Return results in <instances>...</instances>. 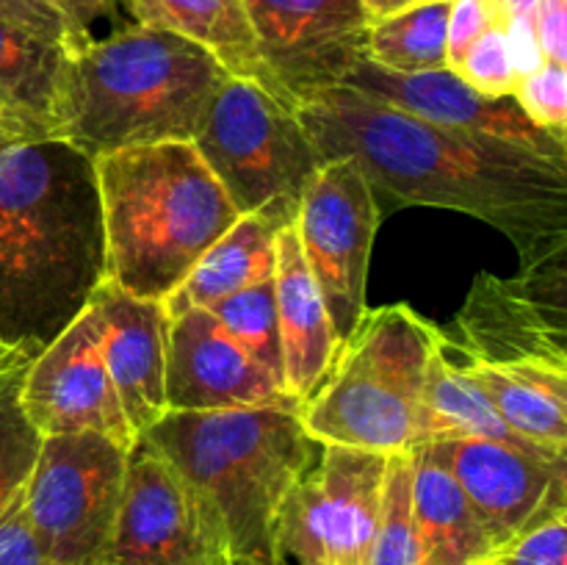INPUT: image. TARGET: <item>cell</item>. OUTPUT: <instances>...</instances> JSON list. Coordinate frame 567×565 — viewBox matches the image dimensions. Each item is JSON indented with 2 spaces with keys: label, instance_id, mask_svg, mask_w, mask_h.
I'll list each match as a JSON object with an SVG mask.
<instances>
[{
  "label": "cell",
  "instance_id": "obj_1",
  "mask_svg": "<svg viewBox=\"0 0 567 565\" xmlns=\"http://www.w3.org/2000/svg\"><path fill=\"white\" fill-rule=\"evenodd\" d=\"M321 164L354 158L391 208L468 214L515 244L520 266L567 249V161L487 133L432 125L336 86L299 109Z\"/></svg>",
  "mask_w": 567,
  "mask_h": 565
},
{
  "label": "cell",
  "instance_id": "obj_2",
  "mask_svg": "<svg viewBox=\"0 0 567 565\" xmlns=\"http://www.w3.org/2000/svg\"><path fill=\"white\" fill-rule=\"evenodd\" d=\"M103 280L94 158L55 136H0V338L39 355Z\"/></svg>",
  "mask_w": 567,
  "mask_h": 565
},
{
  "label": "cell",
  "instance_id": "obj_3",
  "mask_svg": "<svg viewBox=\"0 0 567 565\" xmlns=\"http://www.w3.org/2000/svg\"><path fill=\"white\" fill-rule=\"evenodd\" d=\"M227 70L199 44L150 25L120 28L66 53L53 136L89 158L194 142Z\"/></svg>",
  "mask_w": 567,
  "mask_h": 565
},
{
  "label": "cell",
  "instance_id": "obj_4",
  "mask_svg": "<svg viewBox=\"0 0 567 565\" xmlns=\"http://www.w3.org/2000/svg\"><path fill=\"white\" fill-rule=\"evenodd\" d=\"M94 175L105 277L133 297H169L241 216L194 142L100 155Z\"/></svg>",
  "mask_w": 567,
  "mask_h": 565
},
{
  "label": "cell",
  "instance_id": "obj_5",
  "mask_svg": "<svg viewBox=\"0 0 567 565\" xmlns=\"http://www.w3.org/2000/svg\"><path fill=\"white\" fill-rule=\"evenodd\" d=\"M219 515L236 559L275 563V524L293 482L316 463L321 443L305 430L297 402L177 413L144 435Z\"/></svg>",
  "mask_w": 567,
  "mask_h": 565
},
{
  "label": "cell",
  "instance_id": "obj_6",
  "mask_svg": "<svg viewBox=\"0 0 567 565\" xmlns=\"http://www.w3.org/2000/svg\"><path fill=\"white\" fill-rule=\"evenodd\" d=\"M435 338L437 327L404 302L365 310L327 380L299 408L305 430L319 443L410 452Z\"/></svg>",
  "mask_w": 567,
  "mask_h": 565
},
{
  "label": "cell",
  "instance_id": "obj_7",
  "mask_svg": "<svg viewBox=\"0 0 567 565\" xmlns=\"http://www.w3.org/2000/svg\"><path fill=\"white\" fill-rule=\"evenodd\" d=\"M194 147L241 216L291 227L321 155L299 111L258 83L227 78L210 100Z\"/></svg>",
  "mask_w": 567,
  "mask_h": 565
},
{
  "label": "cell",
  "instance_id": "obj_8",
  "mask_svg": "<svg viewBox=\"0 0 567 565\" xmlns=\"http://www.w3.org/2000/svg\"><path fill=\"white\" fill-rule=\"evenodd\" d=\"M127 452L100 432L42 438L22 507L48 565H103Z\"/></svg>",
  "mask_w": 567,
  "mask_h": 565
},
{
  "label": "cell",
  "instance_id": "obj_9",
  "mask_svg": "<svg viewBox=\"0 0 567 565\" xmlns=\"http://www.w3.org/2000/svg\"><path fill=\"white\" fill-rule=\"evenodd\" d=\"M391 454L321 443L275 524L277 565H365L382 515Z\"/></svg>",
  "mask_w": 567,
  "mask_h": 565
},
{
  "label": "cell",
  "instance_id": "obj_10",
  "mask_svg": "<svg viewBox=\"0 0 567 565\" xmlns=\"http://www.w3.org/2000/svg\"><path fill=\"white\" fill-rule=\"evenodd\" d=\"M103 565H236L214 507L144 438L127 452Z\"/></svg>",
  "mask_w": 567,
  "mask_h": 565
},
{
  "label": "cell",
  "instance_id": "obj_11",
  "mask_svg": "<svg viewBox=\"0 0 567 565\" xmlns=\"http://www.w3.org/2000/svg\"><path fill=\"white\" fill-rule=\"evenodd\" d=\"M380 222L374 188L354 158L327 161L293 219L299 249L324 299L338 343L358 330L369 310L365 282Z\"/></svg>",
  "mask_w": 567,
  "mask_h": 565
},
{
  "label": "cell",
  "instance_id": "obj_12",
  "mask_svg": "<svg viewBox=\"0 0 567 565\" xmlns=\"http://www.w3.org/2000/svg\"><path fill=\"white\" fill-rule=\"evenodd\" d=\"M454 327L476 363L567 371V249L515 277H476Z\"/></svg>",
  "mask_w": 567,
  "mask_h": 565
},
{
  "label": "cell",
  "instance_id": "obj_13",
  "mask_svg": "<svg viewBox=\"0 0 567 565\" xmlns=\"http://www.w3.org/2000/svg\"><path fill=\"white\" fill-rule=\"evenodd\" d=\"M244 11L277 97L297 111L369 59L363 0H244Z\"/></svg>",
  "mask_w": 567,
  "mask_h": 565
},
{
  "label": "cell",
  "instance_id": "obj_14",
  "mask_svg": "<svg viewBox=\"0 0 567 565\" xmlns=\"http://www.w3.org/2000/svg\"><path fill=\"white\" fill-rule=\"evenodd\" d=\"M20 404L42 438L100 432L127 449L136 443L105 369L92 305L25 366Z\"/></svg>",
  "mask_w": 567,
  "mask_h": 565
},
{
  "label": "cell",
  "instance_id": "obj_15",
  "mask_svg": "<svg viewBox=\"0 0 567 565\" xmlns=\"http://www.w3.org/2000/svg\"><path fill=\"white\" fill-rule=\"evenodd\" d=\"M460 482L496 552L537 518L567 510V458L485 438L421 443Z\"/></svg>",
  "mask_w": 567,
  "mask_h": 565
},
{
  "label": "cell",
  "instance_id": "obj_16",
  "mask_svg": "<svg viewBox=\"0 0 567 565\" xmlns=\"http://www.w3.org/2000/svg\"><path fill=\"white\" fill-rule=\"evenodd\" d=\"M164 391L166 408L177 413L293 402L208 308L172 316Z\"/></svg>",
  "mask_w": 567,
  "mask_h": 565
},
{
  "label": "cell",
  "instance_id": "obj_17",
  "mask_svg": "<svg viewBox=\"0 0 567 565\" xmlns=\"http://www.w3.org/2000/svg\"><path fill=\"white\" fill-rule=\"evenodd\" d=\"M341 86L354 89L421 122L487 133L567 161V142H559L551 133L537 127L513 97L480 94L449 66L430 72H393L365 59L349 72Z\"/></svg>",
  "mask_w": 567,
  "mask_h": 565
},
{
  "label": "cell",
  "instance_id": "obj_18",
  "mask_svg": "<svg viewBox=\"0 0 567 565\" xmlns=\"http://www.w3.org/2000/svg\"><path fill=\"white\" fill-rule=\"evenodd\" d=\"M89 305L97 316L105 369L138 438L169 413L164 374L172 319L161 299L133 297L109 277L94 288Z\"/></svg>",
  "mask_w": 567,
  "mask_h": 565
},
{
  "label": "cell",
  "instance_id": "obj_19",
  "mask_svg": "<svg viewBox=\"0 0 567 565\" xmlns=\"http://www.w3.org/2000/svg\"><path fill=\"white\" fill-rule=\"evenodd\" d=\"M275 308L282 349V386L302 408L332 371L341 343L305 264L293 225L282 227L275 236Z\"/></svg>",
  "mask_w": 567,
  "mask_h": 565
},
{
  "label": "cell",
  "instance_id": "obj_20",
  "mask_svg": "<svg viewBox=\"0 0 567 565\" xmlns=\"http://www.w3.org/2000/svg\"><path fill=\"white\" fill-rule=\"evenodd\" d=\"M449 438H485V441L551 454L509 430L507 421L498 415L487 393L482 391V386L471 374L463 347L452 336L437 330L430 369H426L415 446L419 443L449 441ZM554 458H559V454H554Z\"/></svg>",
  "mask_w": 567,
  "mask_h": 565
},
{
  "label": "cell",
  "instance_id": "obj_21",
  "mask_svg": "<svg viewBox=\"0 0 567 565\" xmlns=\"http://www.w3.org/2000/svg\"><path fill=\"white\" fill-rule=\"evenodd\" d=\"M116 3L125 6L138 25L172 31L199 44L225 66L227 75L258 83L277 97L244 11V0H116Z\"/></svg>",
  "mask_w": 567,
  "mask_h": 565
},
{
  "label": "cell",
  "instance_id": "obj_22",
  "mask_svg": "<svg viewBox=\"0 0 567 565\" xmlns=\"http://www.w3.org/2000/svg\"><path fill=\"white\" fill-rule=\"evenodd\" d=\"M410 507L432 565H476L493 557V543L460 482L426 452L410 449Z\"/></svg>",
  "mask_w": 567,
  "mask_h": 565
},
{
  "label": "cell",
  "instance_id": "obj_23",
  "mask_svg": "<svg viewBox=\"0 0 567 565\" xmlns=\"http://www.w3.org/2000/svg\"><path fill=\"white\" fill-rule=\"evenodd\" d=\"M468 369L509 430L546 452L567 458V371L485 366L474 358H468Z\"/></svg>",
  "mask_w": 567,
  "mask_h": 565
},
{
  "label": "cell",
  "instance_id": "obj_24",
  "mask_svg": "<svg viewBox=\"0 0 567 565\" xmlns=\"http://www.w3.org/2000/svg\"><path fill=\"white\" fill-rule=\"evenodd\" d=\"M66 53L61 44L0 22V120L28 138L53 136Z\"/></svg>",
  "mask_w": 567,
  "mask_h": 565
},
{
  "label": "cell",
  "instance_id": "obj_25",
  "mask_svg": "<svg viewBox=\"0 0 567 565\" xmlns=\"http://www.w3.org/2000/svg\"><path fill=\"white\" fill-rule=\"evenodd\" d=\"M275 236L255 216H238L236 225L194 264L186 280L166 299V314L181 316L192 308H214L230 294L275 277Z\"/></svg>",
  "mask_w": 567,
  "mask_h": 565
},
{
  "label": "cell",
  "instance_id": "obj_26",
  "mask_svg": "<svg viewBox=\"0 0 567 565\" xmlns=\"http://www.w3.org/2000/svg\"><path fill=\"white\" fill-rule=\"evenodd\" d=\"M449 3H410L377 17L369 28V61L393 72L446 70Z\"/></svg>",
  "mask_w": 567,
  "mask_h": 565
},
{
  "label": "cell",
  "instance_id": "obj_27",
  "mask_svg": "<svg viewBox=\"0 0 567 565\" xmlns=\"http://www.w3.org/2000/svg\"><path fill=\"white\" fill-rule=\"evenodd\" d=\"M365 565H432L410 507V454L399 452L388 460L382 515Z\"/></svg>",
  "mask_w": 567,
  "mask_h": 565
},
{
  "label": "cell",
  "instance_id": "obj_28",
  "mask_svg": "<svg viewBox=\"0 0 567 565\" xmlns=\"http://www.w3.org/2000/svg\"><path fill=\"white\" fill-rule=\"evenodd\" d=\"M208 310L282 386V349L280 330H277L275 277L266 282H258V286L244 288V291L230 294V297L221 299V302H216Z\"/></svg>",
  "mask_w": 567,
  "mask_h": 565
},
{
  "label": "cell",
  "instance_id": "obj_29",
  "mask_svg": "<svg viewBox=\"0 0 567 565\" xmlns=\"http://www.w3.org/2000/svg\"><path fill=\"white\" fill-rule=\"evenodd\" d=\"M22 371L25 366L0 374V515L25 487L33 463H37L39 446H42V435L22 413Z\"/></svg>",
  "mask_w": 567,
  "mask_h": 565
},
{
  "label": "cell",
  "instance_id": "obj_30",
  "mask_svg": "<svg viewBox=\"0 0 567 565\" xmlns=\"http://www.w3.org/2000/svg\"><path fill=\"white\" fill-rule=\"evenodd\" d=\"M471 89L487 97H513V89L518 83V70L513 64L507 33L504 28L491 25L468 50L463 59L452 66Z\"/></svg>",
  "mask_w": 567,
  "mask_h": 565
},
{
  "label": "cell",
  "instance_id": "obj_31",
  "mask_svg": "<svg viewBox=\"0 0 567 565\" xmlns=\"http://www.w3.org/2000/svg\"><path fill=\"white\" fill-rule=\"evenodd\" d=\"M513 100L537 127L559 142H567V66L546 61L537 70L520 75L513 89Z\"/></svg>",
  "mask_w": 567,
  "mask_h": 565
},
{
  "label": "cell",
  "instance_id": "obj_32",
  "mask_svg": "<svg viewBox=\"0 0 567 565\" xmlns=\"http://www.w3.org/2000/svg\"><path fill=\"white\" fill-rule=\"evenodd\" d=\"M496 565H567V510H557L493 552Z\"/></svg>",
  "mask_w": 567,
  "mask_h": 565
},
{
  "label": "cell",
  "instance_id": "obj_33",
  "mask_svg": "<svg viewBox=\"0 0 567 565\" xmlns=\"http://www.w3.org/2000/svg\"><path fill=\"white\" fill-rule=\"evenodd\" d=\"M0 22L66 50H78L92 37L78 31L50 0H0Z\"/></svg>",
  "mask_w": 567,
  "mask_h": 565
},
{
  "label": "cell",
  "instance_id": "obj_34",
  "mask_svg": "<svg viewBox=\"0 0 567 565\" xmlns=\"http://www.w3.org/2000/svg\"><path fill=\"white\" fill-rule=\"evenodd\" d=\"M491 25H496V11L491 0H452L446 20V55L449 70L463 59L465 50L482 37Z\"/></svg>",
  "mask_w": 567,
  "mask_h": 565
},
{
  "label": "cell",
  "instance_id": "obj_35",
  "mask_svg": "<svg viewBox=\"0 0 567 565\" xmlns=\"http://www.w3.org/2000/svg\"><path fill=\"white\" fill-rule=\"evenodd\" d=\"M0 565H48L31 526H28L22 491L0 515Z\"/></svg>",
  "mask_w": 567,
  "mask_h": 565
},
{
  "label": "cell",
  "instance_id": "obj_36",
  "mask_svg": "<svg viewBox=\"0 0 567 565\" xmlns=\"http://www.w3.org/2000/svg\"><path fill=\"white\" fill-rule=\"evenodd\" d=\"M535 33L543 59L567 66V0H537Z\"/></svg>",
  "mask_w": 567,
  "mask_h": 565
},
{
  "label": "cell",
  "instance_id": "obj_37",
  "mask_svg": "<svg viewBox=\"0 0 567 565\" xmlns=\"http://www.w3.org/2000/svg\"><path fill=\"white\" fill-rule=\"evenodd\" d=\"M50 3H53L78 31L86 33V37L89 28H92L100 17L114 14V9L120 6L116 0H50Z\"/></svg>",
  "mask_w": 567,
  "mask_h": 565
},
{
  "label": "cell",
  "instance_id": "obj_38",
  "mask_svg": "<svg viewBox=\"0 0 567 565\" xmlns=\"http://www.w3.org/2000/svg\"><path fill=\"white\" fill-rule=\"evenodd\" d=\"M33 358H37V355H33L31 349L14 347V343L0 338V374H6V371L11 369H20V366H28Z\"/></svg>",
  "mask_w": 567,
  "mask_h": 565
},
{
  "label": "cell",
  "instance_id": "obj_39",
  "mask_svg": "<svg viewBox=\"0 0 567 565\" xmlns=\"http://www.w3.org/2000/svg\"><path fill=\"white\" fill-rule=\"evenodd\" d=\"M365 6H369V11L377 17H385V14H393V11L404 9V6H410V0H363Z\"/></svg>",
  "mask_w": 567,
  "mask_h": 565
},
{
  "label": "cell",
  "instance_id": "obj_40",
  "mask_svg": "<svg viewBox=\"0 0 567 565\" xmlns=\"http://www.w3.org/2000/svg\"><path fill=\"white\" fill-rule=\"evenodd\" d=\"M0 136H22V133H17L14 127H11V125H6V122L0 120ZM25 138H28V136H25Z\"/></svg>",
  "mask_w": 567,
  "mask_h": 565
},
{
  "label": "cell",
  "instance_id": "obj_41",
  "mask_svg": "<svg viewBox=\"0 0 567 565\" xmlns=\"http://www.w3.org/2000/svg\"><path fill=\"white\" fill-rule=\"evenodd\" d=\"M476 565H496V559L487 557V559H482V563H476Z\"/></svg>",
  "mask_w": 567,
  "mask_h": 565
},
{
  "label": "cell",
  "instance_id": "obj_42",
  "mask_svg": "<svg viewBox=\"0 0 567 565\" xmlns=\"http://www.w3.org/2000/svg\"><path fill=\"white\" fill-rule=\"evenodd\" d=\"M236 565H260V563H249V559H236Z\"/></svg>",
  "mask_w": 567,
  "mask_h": 565
},
{
  "label": "cell",
  "instance_id": "obj_43",
  "mask_svg": "<svg viewBox=\"0 0 567 565\" xmlns=\"http://www.w3.org/2000/svg\"><path fill=\"white\" fill-rule=\"evenodd\" d=\"M410 3H435V0H410ZM449 3V0H446Z\"/></svg>",
  "mask_w": 567,
  "mask_h": 565
}]
</instances>
